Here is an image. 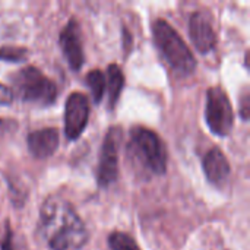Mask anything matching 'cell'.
I'll return each mask as SVG.
<instances>
[{"instance_id": "cell-1", "label": "cell", "mask_w": 250, "mask_h": 250, "mask_svg": "<svg viewBox=\"0 0 250 250\" xmlns=\"http://www.w3.org/2000/svg\"><path fill=\"white\" fill-rule=\"evenodd\" d=\"M38 234L51 250H81L88 242V230L72 207L62 196H50L40 209Z\"/></svg>"}, {"instance_id": "cell-19", "label": "cell", "mask_w": 250, "mask_h": 250, "mask_svg": "<svg viewBox=\"0 0 250 250\" xmlns=\"http://www.w3.org/2000/svg\"><path fill=\"white\" fill-rule=\"evenodd\" d=\"M16 126H18L16 122H13L10 119H0V136H3V135H6L9 132L15 130Z\"/></svg>"}, {"instance_id": "cell-3", "label": "cell", "mask_w": 250, "mask_h": 250, "mask_svg": "<svg viewBox=\"0 0 250 250\" xmlns=\"http://www.w3.org/2000/svg\"><path fill=\"white\" fill-rule=\"evenodd\" d=\"M129 155L146 173L161 176L167 171V149L161 138L146 127H135L127 145Z\"/></svg>"}, {"instance_id": "cell-8", "label": "cell", "mask_w": 250, "mask_h": 250, "mask_svg": "<svg viewBox=\"0 0 250 250\" xmlns=\"http://www.w3.org/2000/svg\"><path fill=\"white\" fill-rule=\"evenodd\" d=\"M189 35L196 50L202 54L211 53L217 45V34L207 12L198 10L190 16Z\"/></svg>"}, {"instance_id": "cell-14", "label": "cell", "mask_w": 250, "mask_h": 250, "mask_svg": "<svg viewBox=\"0 0 250 250\" xmlns=\"http://www.w3.org/2000/svg\"><path fill=\"white\" fill-rule=\"evenodd\" d=\"M108 249L110 250H141L138 243L126 233L114 231L108 236Z\"/></svg>"}, {"instance_id": "cell-10", "label": "cell", "mask_w": 250, "mask_h": 250, "mask_svg": "<svg viewBox=\"0 0 250 250\" xmlns=\"http://www.w3.org/2000/svg\"><path fill=\"white\" fill-rule=\"evenodd\" d=\"M60 144V135L56 127H44L34 130L26 136V145L35 158H47L53 155Z\"/></svg>"}, {"instance_id": "cell-17", "label": "cell", "mask_w": 250, "mask_h": 250, "mask_svg": "<svg viewBox=\"0 0 250 250\" xmlns=\"http://www.w3.org/2000/svg\"><path fill=\"white\" fill-rule=\"evenodd\" d=\"M12 101H13L12 89L3 83H0V105H9V104H12Z\"/></svg>"}, {"instance_id": "cell-18", "label": "cell", "mask_w": 250, "mask_h": 250, "mask_svg": "<svg viewBox=\"0 0 250 250\" xmlns=\"http://www.w3.org/2000/svg\"><path fill=\"white\" fill-rule=\"evenodd\" d=\"M250 114V95L249 92H245L242 97V103H240V116L243 120H248Z\"/></svg>"}, {"instance_id": "cell-9", "label": "cell", "mask_w": 250, "mask_h": 250, "mask_svg": "<svg viewBox=\"0 0 250 250\" xmlns=\"http://www.w3.org/2000/svg\"><path fill=\"white\" fill-rule=\"evenodd\" d=\"M60 47L72 70H79L83 66L85 53H83V45H82L81 26L75 18H72L67 22V25L62 29Z\"/></svg>"}, {"instance_id": "cell-11", "label": "cell", "mask_w": 250, "mask_h": 250, "mask_svg": "<svg viewBox=\"0 0 250 250\" xmlns=\"http://www.w3.org/2000/svg\"><path fill=\"white\" fill-rule=\"evenodd\" d=\"M204 173L212 185H223L230 176V164L220 148H212L202 161Z\"/></svg>"}, {"instance_id": "cell-16", "label": "cell", "mask_w": 250, "mask_h": 250, "mask_svg": "<svg viewBox=\"0 0 250 250\" xmlns=\"http://www.w3.org/2000/svg\"><path fill=\"white\" fill-rule=\"evenodd\" d=\"M0 250H18L13 242V234L7 224L4 226V230L0 234Z\"/></svg>"}, {"instance_id": "cell-5", "label": "cell", "mask_w": 250, "mask_h": 250, "mask_svg": "<svg viewBox=\"0 0 250 250\" xmlns=\"http://www.w3.org/2000/svg\"><path fill=\"white\" fill-rule=\"evenodd\" d=\"M205 120L212 133L227 136L234 125V111L227 92L221 86H211L207 92Z\"/></svg>"}, {"instance_id": "cell-7", "label": "cell", "mask_w": 250, "mask_h": 250, "mask_svg": "<svg viewBox=\"0 0 250 250\" xmlns=\"http://www.w3.org/2000/svg\"><path fill=\"white\" fill-rule=\"evenodd\" d=\"M88 119L89 103L86 95L82 92H72L67 97L64 107V133L67 139H78L88 125Z\"/></svg>"}, {"instance_id": "cell-2", "label": "cell", "mask_w": 250, "mask_h": 250, "mask_svg": "<svg viewBox=\"0 0 250 250\" xmlns=\"http://www.w3.org/2000/svg\"><path fill=\"white\" fill-rule=\"evenodd\" d=\"M154 42L163 57L182 76L192 75L196 69V60L179 32L164 19H157L152 23Z\"/></svg>"}, {"instance_id": "cell-6", "label": "cell", "mask_w": 250, "mask_h": 250, "mask_svg": "<svg viewBox=\"0 0 250 250\" xmlns=\"http://www.w3.org/2000/svg\"><path fill=\"white\" fill-rule=\"evenodd\" d=\"M120 141H122V130L119 127H111L104 138L101 157L97 167V182L101 188H107L117 180Z\"/></svg>"}, {"instance_id": "cell-4", "label": "cell", "mask_w": 250, "mask_h": 250, "mask_svg": "<svg viewBox=\"0 0 250 250\" xmlns=\"http://www.w3.org/2000/svg\"><path fill=\"white\" fill-rule=\"evenodd\" d=\"M12 94L23 103L51 105L57 98L56 83L35 66H26L12 76Z\"/></svg>"}, {"instance_id": "cell-15", "label": "cell", "mask_w": 250, "mask_h": 250, "mask_svg": "<svg viewBox=\"0 0 250 250\" xmlns=\"http://www.w3.org/2000/svg\"><path fill=\"white\" fill-rule=\"evenodd\" d=\"M28 57V50L23 47H15V45H3L0 47V60L3 62H23Z\"/></svg>"}, {"instance_id": "cell-13", "label": "cell", "mask_w": 250, "mask_h": 250, "mask_svg": "<svg viewBox=\"0 0 250 250\" xmlns=\"http://www.w3.org/2000/svg\"><path fill=\"white\" fill-rule=\"evenodd\" d=\"M86 83H88V86L91 89L94 103L98 104L103 100V95H104V91H105V76L103 75L101 70L94 69L86 75Z\"/></svg>"}, {"instance_id": "cell-12", "label": "cell", "mask_w": 250, "mask_h": 250, "mask_svg": "<svg viewBox=\"0 0 250 250\" xmlns=\"http://www.w3.org/2000/svg\"><path fill=\"white\" fill-rule=\"evenodd\" d=\"M105 85H107V92H108V105L111 108H114V105L117 104V101L120 98L123 86H125V75L117 64L108 66Z\"/></svg>"}]
</instances>
